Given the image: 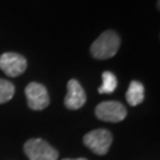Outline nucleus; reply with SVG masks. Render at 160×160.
<instances>
[{
    "instance_id": "1",
    "label": "nucleus",
    "mask_w": 160,
    "mask_h": 160,
    "mask_svg": "<svg viewBox=\"0 0 160 160\" xmlns=\"http://www.w3.org/2000/svg\"><path fill=\"white\" fill-rule=\"evenodd\" d=\"M121 39L118 32L107 30L97 37L90 46V53L96 59H109L114 57L120 49Z\"/></svg>"
},
{
    "instance_id": "2",
    "label": "nucleus",
    "mask_w": 160,
    "mask_h": 160,
    "mask_svg": "<svg viewBox=\"0 0 160 160\" xmlns=\"http://www.w3.org/2000/svg\"><path fill=\"white\" fill-rule=\"evenodd\" d=\"M83 142L95 154L104 155L108 153L110 148V145L113 142V135L108 129L98 128L87 133L83 138Z\"/></svg>"
},
{
    "instance_id": "3",
    "label": "nucleus",
    "mask_w": 160,
    "mask_h": 160,
    "mask_svg": "<svg viewBox=\"0 0 160 160\" xmlns=\"http://www.w3.org/2000/svg\"><path fill=\"white\" fill-rule=\"evenodd\" d=\"M29 160H57L58 152L43 139H30L24 145Z\"/></svg>"
},
{
    "instance_id": "4",
    "label": "nucleus",
    "mask_w": 160,
    "mask_h": 160,
    "mask_svg": "<svg viewBox=\"0 0 160 160\" xmlns=\"http://www.w3.org/2000/svg\"><path fill=\"white\" fill-rule=\"evenodd\" d=\"M95 115L106 122H120L127 116V109L119 101H103L96 106Z\"/></svg>"
},
{
    "instance_id": "5",
    "label": "nucleus",
    "mask_w": 160,
    "mask_h": 160,
    "mask_svg": "<svg viewBox=\"0 0 160 160\" xmlns=\"http://www.w3.org/2000/svg\"><path fill=\"white\" fill-rule=\"evenodd\" d=\"M28 106L32 110H43L50 104V96L45 86L38 82H31L25 88Z\"/></svg>"
},
{
    "instance_id": "6",
    "label": "nucleus",
    "mask_w": 160,
    "mask_h": 160,
    "mask_svg": "<svg viewBox=\"0 0 160 160\" xmlns=\"http://www.w3.org/2000/svg\"><path fill=\"white\" fill-rule=\"evenodd\" d=\"M28 68L26 58L17 52H5L0 56V69L10 77H18Z\"/></svg>"
},
{
    "instance_id": "7",
    "label": "nucleus",
    "mask_w": 160,
    "mask_h": 160,
    "mask_svg": "<svg viewBox=\"0 0 160 160\" xmlns=\"http://www.w3.org/2000/svg\"><path fill=\"white\" fill-rule=\"evenodd\" d=\"M67 87H68V92L64 98L65 107L70 110H77L82 108L87 102V95L83 87L75 78L69 80Z\"/></svg>"
},
{
    "instance_id": "8",
    "label": "nucleus",
    "mask_w": 160,
    "mask_h": 160,
    "mask_svg": "<svg viewBox=\"0 0 160 160\" xmlns=\"http://www.w3.org/2000/svg\"><path fill=\"white\" fill-rule=\"evenodd\" d=\"M145 98V87L139 81H132L126 92V100L128 104L135 107L143 101Z\"/></svg>"
},
{
    "instance_id": "9",
    "label": "nucleus",
    "mask_w": 160,
    "mask_h": 160,
    "mask_svg": "<svg viewBox=\"0 0 160 160\" xmlns=\"http://www.w3.org/2000/svg\"><path fill=\"white\" fill-rule=\"evenodd\" d=\"M118 88V78L112 71H104L102 74V84L98 88L100 94H112Z\"/></svg>"
},
{
    "instance_id": "10",
    "label": "nucleus",
    "mask_w": 160,
    "mask_h": 160,
    "mask_svg": "<svg viewBox=\"0 0 160 160\" xmlns=\"http://www.w3.org/2000/svg\"><path fill=\"white\" fill-rule=\"evenodd\" d=\"M14 92L16 88L12 82L0 78V104L8 102L14 96Z\"/></svg>"
},
{
    "instance_id": "11",
    "label": "nucleus",
    "mask_w": 160,
    "mask_h": 160,
    "mask_svg": "<svg viewBox=\"0 0 160 160\" xmlns=\"http://www.w3.org/2000/svg\"><path fill=\"white\" fill-rule=\"evenodd\" d=\"M62 160H87L86 158H77V159H68V158H67V159H62Z\"/></svg>"
}]
</instances>
